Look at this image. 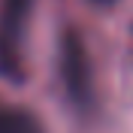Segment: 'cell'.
Masks as SVG:
<instances>
[{
    "label": "cell",
    "instance_id": "obj_3",
    "mask_svg": "<svg viewBox=\"0 0 133 133\" xmlns=\"http://www.w3.org/2000/svg\"><path fill=\"white\" fill-rule=\"evenodd\" d=\"M64 64H66V79H70V88H73V94H82V91H85V82H82L85 66H82V49H79L76 36H66Z\"/></svg>",
    "mask_w": 133,
    "mask_h": 133
},
{
    "label": "cell",
    "instance_id": "obj_1",
    "mask_svg": "<svg viewBox=\"0 0 133 133\" xmlns=\"http://www.w3.org/2000/svg\"><path fill=\"white\" fill-rule=\"evenodd\" d=\"M27 6H30V0H6V6H3V33H0L3 49H12L18 42V30L24 24Z\"/></svg>",
    "mask_w": 133,
    "mask_h": 133
},
{
    "label": "cell",
    "instance_id": "obj_2",
    "mask_svg": "<svg viewBox=\"0 0 133 133\" xmlns=\"http://www.w3.org/2000/svg\"><path fill=\"white\" fill-rule=\"evenodd\" d=\"M0 133H42V124L24 109L0 106Z\"/></svg>",
    "mask_w": 133,
    "mask_h": 133
}]
</instances>
